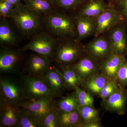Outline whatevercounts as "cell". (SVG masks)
Masks as SVG:
<instances>
[{
  "label": "cell",
  "mask_w": 127,
  "mask_h": 127,
  "mask_svg": "<svg viewBox=\"0 0 127 127\" xmlns=\"http://www.w3.org/2000/svg\"><path fill=\"white\" fill-rule=\"evenodd\" d=\"M59 70L61 75L65 89L71 91L75 90L78 87H81L83 81L71 66H59Z\"/></svg>",
  "instance_id": "21"
},
{
  "label": "cell",
  "mask_w": 127,
  "mask_h": 127,
  "mask_svg": "<svg viewBox=\"0 0 127 127\" xmlns=\"http://www.w3.org/2000/svg\"><path fill=\"white\" fill-rule=\"evenodd\" d=\"M42 78L56 97L61 96L65 89L59 69L55 66H51Z\"/></svg>",
  "instance_id": "19"
},
{
  "label": "cell",
  "mask_w": 127,
  "mask_h": 127,
  "mask_svg": "<svg viewBox=\"0 0 127 127\" xmlns=\"http://www.w3.org/2000/svg\"><path fill=\"white\" fill-rule=\"evenodd\" d=\"M120 87L116 80H109L103 88L99 97L102 101H104L117 91Z\"/></svg>",
  "instance_id": "32"
},
{
  "label": "cell",
  "mask_w": 127,
  "mask_h": 127,
  "mask_svg": "<svg viewBox=\"0 0 127 127\" xmlns=\"http://www.w3.org/2000/svg\"><path fill=\"white\" fill-rule=\"evenodd\" d=\"M100 64L85 53L77 61L70 65L83 81L98 72Z\"/></svg>",
  "instance_id": "14"
},
{
  "label": "cell",
  "mask_w": 127,
  "mask_h": 127,
  "mask_svg": "<svg viewBox=\"0 0 127 127\" xmlns=\"http://www.w3.org/2000/svg\"><path fill=\"white\" fill-rule=\"evenodd\" d=\"M84 123L77 110L70 112L59 110V127H82Z\"/></svg>",
  "instance_id": "23"
},
{
  "label": "cell",
  "mask_w": 127,
  "mask_h": 127,
  "mask_svg": "<svg viewBox=\"0 0 127 127\" xmlns=\"http://www.w3.org/2000/svg\"><path fill=\"white\" fill-rule=\"evenodd\" d=\"M52 59L58 66H70L85 53L84 45L77 38L57 40Z\"/></svg>",
  "instance_id": "3"
},
{
  "label": "cell",
  "mask_w": 127,
  "mask_h": 127,
  "mask_svg": "<svg viewBox=\"0 0 127 127\" xmlns=\"http://www.w3.org/2000/svg\"><path fill=\"white\" fill-rule=\"evenodd\" d=\"M85 53L100 64L113 55L111 45L106 33L101 34L84 45Z\"/></svg>",
  "instance_id": "7"
},
{
  "label": "cell",
  "mask_w": 127,
  "mask_h": 127,
  "mask_svg": "<svg viewBox=\"0 0 127 127\" xmlns=\"http://www.w3.org/2000/svg\"><path fill=\"white\" fill-rule=\"evenodd\" d=\"M108 81L98 72L83 81L81 87L92 96H99L103 88Z\"/></svg>",
  "instance_id": "22"
},
{
  "label": "cell",
  "mask_w": 127,
  "mask_h": 127,
  "mask_svg": "<svg viewBox=\"0 0 127 127\" xmlns=\"http://www.w3.org/2000/svg\"><path fill=\"white\" fill-rule=\"evenodd\" d=\"M116 80L120 86L124 88H126L127 86V59L120 66Z\"/></svg>",
  "instance_id": "33"
},
{
  "label": "cell",
  "mask_w": 127,
  "mask_h": 127,
  "mask_svg": "<svg viewBox=\"0 0 127 127\" xmlns=\"http://www.w3.org/2000/svg\"><path fill=\"white\" fill-rule=\"evenodd\" d=\"M25 4L35 13L44 16L55 9L51 0H23Z\"/></svg>",
  "instance_id": "24"
},
{
  "label": "cell",
  "mask_w": 127,
  "mask_h": 127,
  "mask_svg": "<svg viewBox=\"0 0 127 127\" xmlns=\"http://www.w3.org/2000/svg\"><path fill=\"white\" fill-rule=\"evenodd\" d=\"M77 111L84 123L100 119L98 110L94 106H80Z\"/></svg>",
  "instance_id": "28"
},
{
  "label": "cell",
  "mask_w": 127,
  "mask_h": 127,
  "mask_svg": "<svg viewBox=\"0 0 127 127\" xmlns=\"http://www.w3.org/2000/svg\"><path fill=\"white\" fill-rule=\"evenodd\" d=\"M127 27L123 22L106 32L113 54L127 56Z\"/></svg>",
  "instance_id": "9"
},
{
  "label": "cell",
  "mask_w": 127,
  "mask_h": 127,
  "mask_svg": "<svg viewBox=\"0 0 127 127\" xmlns=\"http://www.w3.org/2000/svg\"><path fill=\"white\" fill-rule=\"evenodd\" d=\"M0 0L4 1L11 3L12 4L16 5L19 3H21L23 0Z\"/></svg>",
  "instance_id": "36"
},
{
  "label": "cell",
  "mask_w": 127,
  "mask_h": 127,
  "mask_svg": "<svg viewBox=\"0 0 127 127\" xmlns=\"http://www.w3.org/2000/svg\"><path fill=\"white\" fill-rule=\"evenodd\" d=\"M42 29L56 40L77 39L75 14L63 10L55 9L43 16Z\"/></svg>",
  "instance_id": "1"
},
{
  "label": "cell",
  "mask_w": 127,
  "mask_h": 127,
  "mask_svg": "<svg viewBox=\"0 0 127 127\" xmlns=\"http://www.w3.org/2000/svg\"><path fill=\"white\" fill-rule=\"evenodd\" d=\"M59 110L56 104L41 121L42 127H59L58 123Z\"/></svg>",
  "instance_id": "29"
},
{
  "label": "cell",
  "mask_w": 127,
  "mask_h": 127,
  "mask_svg": "<svg viewBox=\"0 0 127 127\" xmlns=\"http://www.w3.org/2000/svg\"><path fill=\"white\" fill-rule=\"evenodd\" d=\"M0 100L12 105L18 106L25 101L22 83L9 77L0 79Z\"/></svg>",
  "instance_id": "6"
},
{
  "label": "cell",
  "mask_w": 127,
  "mask_h": 127,
  "mask_svg": "<svg viewBox=\"0 0 127 127\" xmlns=\"http://www.w3.org/2000/svg\"><path fill=\"white\" fill-rule=\"evenodd\" d=\"M21 108L0 99V127H17Z\"/></svg>",
  "instance_id": "15"
},
{
  "label": "cell",
  "mask_w": 127,
  "mask_h": 127,
  "mask_svg": "<svg viewBox=\"0 0 127 127\" xmlns=\"http://www.w3.org/2000/svg\"><path fill=\"white\" fill-rule=\"evenodd\" d=\"M126 57L111 55L99 65L98 72L108 80H116L120 66L127 59Z\"/></svg>",
  "instance_id": "16"
},
{
  "label": "cell",
  "mask_w": 127,
  "mask_h": 127,
  "mask_svg": "<svg viewBox=\"0 0 127 127\" xmlns=\"http://www.w3.org/2000/svg\"><path fill=\"white\" fill-rule=\"evenodd\" d=\"M53 62L52 58L35 53H31L25 63L26 75L42 78Z\"/></svg>",
  "instance_id": "10"
},
{
  "label": "cell",
  "mask_w": 127,
  "mask_h": 127,
  "mask_svg": "<svg viewBox=\"0 0 127 127\" xmlns=\"http://www.w3.org/2000/svg\"><path fill=\"white\" fill-rule=\"evenodd\" d=\"M107 3L119 13L127 27V0H108Z\"/></svg>",
  "instance_id": "30"
},
{
  "label": "cell",
  "mask_w": 127,
  "mask_h": 127,
  "mask_svg": "<svg viewBox=\"0 0 127 127\" xmlns=\"http://www.w3.org/2000/svg\"><path fill=\"white\" fill-rule=\"evenodd\" d=\"M127 102V89L120 86L117 91L102 101V105L106 111L122 115L126 112Z\"/></svg>",
  "instance_id": "12"
},
{
  "label": "cell",
  "mask_w": 127,
  "mask_h": 127,
  "mask_svg": "<svg viewBox=\"0 0 127 127\" xmlns=\"http://www.w3.org/2000/svg\"><path fill=\"white\" fill-rule=\"evenodd\" d=\"M7 19L0 18V44L1 46L15 47L19 45L21 40Z\"/></svg>",
  "instance_id": "17"
},
{
  "label": "cell",
  "mask_w": 127,
  "mask_h": 127,
  "mask_svg": "<svg viewBox=\"0 0 127 127\" xmlns=\"http://www.w3.org/2000/svg\"><path fill=\"white\" fill-rule=\"evenodd\" d=\"M56 104L59 110L66 112L76 111L80 106L74 91L62 98Z\"/></svg>",
  "instance_id": "26"
},
{
  "label": "cell",
  "mask_w": 127,
  "mask_h": 127,
  "mask_svg": "<svg viewBox=\"0 0 127 127\" xmlns=\"http://www.w3.org/2000/svg\"><path fill=\"white\" fill-rule=\"evenodd\" d=\"M56 104L54 98H45L34 101L25 100L18 106L26 109L41 121Z\"/></svg>",
  "instance_id": "13"
},
{
  "label": "cell",
  "mask_w": 127,
  "mask_h": 127,
  "mask_svg": "<svg viewBox=\"0 0 127 127\" xmlns=\"http://www.w3.org/2000/svg\"><path fill=\"white\" fill-rule=\"evenodd\" d=\"M20 108V115L17 127H42L41 121L39 119L26 109Z\"/></svg>",
  "instance_id": "27"
},
{
  "label": "cell",
  "mask_w": 127,
  "mask_h": 127,
  "mask_svg": "<svg viewBox=\"0 0 127 127\" xmlns=\"http://www.w3.org/2000/svg\"><path fill=\"white\" fill-rule=\"evenodd\" d=\"M103 127L101 119L93 120L84 123L82 127Z\"/></svg>",
  "instance_id": "35"
},
{
  "label": "cell",
  "mask_w": 127,
  "mask_h": 127,
  "mask_svg": "<svg viewBox=\"0 0 127 127\" xmlns=\"http://www.w3.org/2000/svg\"><path fill=\"white\" fill-rule=\"evenodd\" d=\"M25 52L19 48L1 46L0 72L7 73L16 72L23 60Z\"/></svg>",
  "instance_id": "8"
},
{
  "label": "cell",
  "mask_w": 127,
  "mask_h": 127,
  "mask_svg": "<svg viewBox=\"0 0 127 127\" xmlns=\"http://www.w3.org/2000/svg\"><path fill=\"white\" fill-rule=\"evenodd\" d=\"M30 39L29 42L19 48V50L23 52L32 51L43 56L52 59L56 39L43 31L33 36Z\"/></svg>",
  "instance_id": "4"
},
{
  "label": "cell",
  "mask_w": 127,
  "mask_h": 127,
  "mask_svg": "<svg viewBox=\"0 0 127 127\" xmlns=\"http://www.w3.org/2000/svg\"><path fill=\"white\" fill-rule=\"evenodd\" d=\"M16 5L4 1L0 0V16L10 18L14 12Z\"/></svg>",
  "instance_id": "34"
},
{
  "label": "cell",
  "mask_w": 127,
  "mask_h": 127,
  "mask_svg": "<svg viewBox=\"0 0 127 127\" xmlns=\"http://www.w3.org/2000/svg\"><path fill=\"white\" fill-rule=\"evenodd\" d=\"M43 17L32 11L25 4L21 2L15 6L10 19L21 36L30 39L43 31Z\"/></svg>",
  "instance_id": "2"
},
{
  "label": "cell",
  "mask_w": 127,
  "mask_h": 127,
  "mask_svg": "<svg viewBox=\"0 0 127 127\" xmlns=\"http://www.w3.org/2000/svg\"><path fill=\"white\" fill-rule=\"evenodd\" d=\"M77 39L79 41L91 36H94L95 18H85L75 15Z\"/></svg>",
  "instance_id": "20"
},
{
  "label": "cell",
  "mask_w": 127,
  "mask_h": 127,
  "mask_svg": "<svg viewBox=\"0 0 127 127\" xmlns=\"http://www.w3.org/2000/svg\"><path fill=\"white\" fill-rule=\"evenodd\" d=\"M87 0H51L55 9L75 13Z\"/></svg>",
  "instance_id": "25"
},
{
  "label": "cell",
  "mask_w": 127,
  "mask_h": 127,
  "mask_svg": "<svg viewBox=\"0 0 127 127\" xmlns=\"http://www.w3.org/2000/svg\"><path fill=\"white\" fill-rule=\"evenodd\" d=\"M22 83L25 99L27 101L56 97L43 78L25 75L22 77Z\"/></svg>",
  "instance_id": "5"
},
{
  "label": "cell",
  "mask_w": 127,
  "mask_h": 127,
  "mask_svg": "<svg viewBox=\"0 0 127 127\" xmlns=\"http://www.w3.org/2000/svg\"><path fill=\"white\" fill-rule=\"evenodd\" d=\"M74 92L80 106H94V98L90 94L80 87L77 88Z\"/></svg>",
  "instance_id": "31"
},
{
  "label": "cell",
  "mask_w": 127,
  "mask_h": 127,
  "mask_svg": "<svg viewBox=\"0 0 127 127\" xmlns=\"http://www.w3.org/2000/svg\"><path fill=\"white\" fill-rule=\"evenodd\" d=\"M104 0H87L75 14L85 18H95L108 7Z\"/></svg>",
  "instance_id": "18"
},
{
  "label": "cell",
  "mask_w": 127,
  "mask_h": 127,
  "mask_svg": "<svg viewBox=\"0 0 127 127\" xmlns=\"http://www.w3.org/2000/svg\"><path fill=\"white\" fill-rule=\"evenodd\" d=\"M108 5L107 8L95 18V32L94 37L106 33L123 22L119 13L112 6Z\"/></svg>",
  "instance_id": "11"
}]
</instances>
